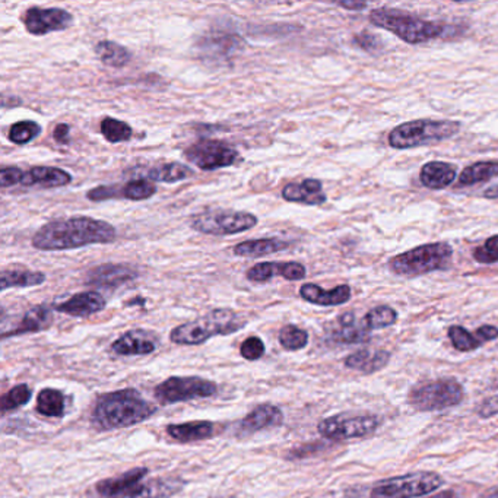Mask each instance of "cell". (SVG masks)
Listing matches in <instances>:
<instances>
[{
	"label": "cell",
	"instance_id": "obj_1",
	"mask_svg": "<svg viewBox=\"0 0 498 498\" xmlns=\"http://www.w3.org/2000/svg\"><path fill=\"white\" fill-rule=\"evenodd\" d=\"M117 237L115 228L105 221L94 220L90 216H72L65 220L52 221L34 234V249L41 252L79 249L93 244H108Z\"/></svg>",
	"mask_w": 498,
	"mask_h": 498
},
{
	"label": "cell",
	"instance_id": "obj_2",
	"mask_svg": "<svg viewBox=\"0 0 498 498\" xmlns=\"http://www.w3.org/2000/svg\"><path fill=\"white\" fill-rule=\"evenodd\" d=\"M155 413V406L149 403L138 391L122 389L98 396L91 415V423L97 430L108 432L115 428L141 424Z\"/></svg>",
	"mask_w": 498,
	"mask_h": 498
},
{
	"label": "cell",
	"instance_id": "obj_3",
	"mask_svg": "<svg viewBox=\"0 0 498 498\" xmlns=\"http://www.w3.org/2000/svg\"><path fill=\"white\" fill-rule=\"evenodd\" d=\"M370 23L383 30L391 31L408 45H423L450 34V26L444 24L424 21L399 9H374L370 14Z\"/></svg>",
	"mask_w": 498,
	"mask_h": 498
},
{
	"label": "cell",
	"instance_id": "obj_4",
	"mask_svg": "<svg viewBox=\"0 0 498 498\" xmlns=\"http://www.w3.org/2000/svg\"><path fill=\"white\" fill-rule=\"evenodd\" d=\"M244 319L230 309H216L187 324L174 327L170 339L177 345H201L214 336L231 335L242 331Z\"/></svg>",
	"mask_w": 498,
	"mask_h": 498
},
{
	"label": "cell",
	"instance_id": "obj_5",
	"mask_svg": "<svg viewBox=\"0 0 498 498\" xmlns=\"http://www.w3.org/2000/svg\"><path fill=\"white\" fill-rule=\"evenodd\" d=\"M461 132V123L453 120H413L402 123L389 134V145L394 149L418 148L453 138Z\"/></svg>",
	"mask_w": 498,
	"mask_h": 498
},
{
	"label": "cell",
	"instance_id": "obj_6",
	"mask_svg": "<svg viewBox=\"0 0 498 498\" xmlns=\"http://www.w3.org/2000/svg\"><path fill=\"white\" fill-rule=\"evenodd\" d=\"M453 249L447 243H428L394 256L389 266L396 275L417 276L442 271L452 261Z\"/></svg>",
	"mask_w": 498,
	"mask_h": 498
},
{
	"label": "cell",
	"instance_id": "obj_7",
	"mask_svg": "<svg viewBox=\"0 0 498 498\" xmlns=\"http://www.w3.org/2000/svg\"><path fill=\"white\" fill-rule=\"evenodd\" d=\"M465 398L463 386L454 379L433 380L413 387L408 394L409 405L420 413H435L452 408Z\"/></svg>",
	"mask_w": 498,
	"mask_h": 498
},
{
	"label": "cell",
	"instance_id": "obj_8",
	"mask_svg": "<svg viewBox=\"0 0 498 498\" xmlns=\"http://www.w3.org/2000/svg\"><path fill=\"white\" fill-rule=\"evenodd\" d=\"M444 485V478L437 473H413L379 481L373 487L370 498H417L432 494Z\"/></svg>",
	"mask_w": 498,
	"mask_h": 498
},
{
	"label": "cell",
	"instance_id": "obj_9",
	"mask_svg": "<svg viewBox=\"0 0 498 498\" xmlns=\"http://www.w3.org/2000/svg\"><path fill=\"white\" fill-rule=\"evenodd\" d=\"M257 218L254 214L244 211H206L192 216L190 227L197 233L211 235L238 234L256 227Z\"/></svg>",
	"mask_w": 498,
	"mask_h": 498
},
{
	"label": "cell",
	"instance_id": "obj_10",
	"mask_svg": "<svg viewBox=\"0 0 498 498\" xmlns=\"http://www.w3.org/2000/svg\"><path fill=\"white\" fill-rule=\"evenodd\" d=\"M216 393V384L202 377H168L154 391L155 398L164 405L194 399L211 398Z\"/></svg>",
	"mask_w": 498,
	"mask_h": 498
},
{
	"label": "cell",
	"instance_id": "obj_11",
	"mask_svg": "<svg viewBox=\"0 0 498 498\" xmlns=\"http://www.w3.org/2000/svg\"><path fill=\"white\" fill-rule=\"evenodd\" d=\"M380 427V420L376 415H335L324 418L317 425L319 434L327 440L363 439L374 434Z\"/></svg>",
	"mask_w": 498,
	"mask_h": 498
},
{
	"label": "cell",
	"instance_id": "obj_12",
	"mask_svg": "<svg viewBox=\"0 0 498 498\" xmlns=\"http://www.w3.org/2000/svg\"><path fill=\"white\" fill-rule=\"evenodd\" d=\"M184 156L189 163L194 164L204 172L231 167L242 161V155L237 149L216 139H202L194 142V145H190L184 151Z\"/></svg>",
	"mask_w": 498,
	"mask_h": 498
},
{
	"label": "cell",
	"instance_id": "obj_13",
	"mask_svg": "<svg viewBox=\"0 0 498 498\" xmlns=\"http://www.w3.org/2000/svg\"><path fill=\"white\" fill-rule=\"evenodd\" d=\"M26 31L33 35H45V34L65 31L74 23L71 12L59 8H30L23 16Z\"/></svg>",
	"mask_w": 498,
	"mask_h": 498
},
{
	"label": "cell",
	"instance_id": "obj_14",
	"mask_svg": "<svg viewBox=\"0 0 498 498\" xmlns=\"http://www.w3.org/2000/svg\"><path fill=\"white\" fill-rule=\"evenodd\" d=\"M149 473L148 468H134L120 476L100 481L95 491L103 498H129Z\"/></svg>",
	"mask_w": 498,
	"mask_h": 498
},
{
	"label": "cell",
	"instance_id": "obj_15",
	"mask_svg": "<svg viewBox=\"0 0 498 498\" xmlns=\"http://www.w3.org/2000/svg\"><path fill=\"white\" fill-rule=\"evenodd\" d=\"M305 268L298 262H262L247 271L250 283L264 284L279 275L288 281H302L305 278Z\"/></svg>",
	"mask_w": 498,
	"mask_h": 498
},
{
	"label": "cell",
	"instance_id": "obj_16",
	"mask_svg": "<svg viewBox=\"0 0 498 498\" xmlns=\"http://www.w3.org/2000/svg\"><path fill=\"white\" fill-rule=\"evenodd\" d=\"M283 423L284 413L278 406L262 403L240 421L238 435L247 437V435L264 432L266 428L279 427V425H283Z\"/></svg>",
	"mask_w": 498,
	"mask_h": 498
},
{
	"label": "cell",
	"instance_id": "obj_17",
	"mask_svg": "<svg viewBox=\"0 0 498 498\" xmlns=\"http://www.w3.org/2000/svg\"><path fill=\"white\" fill-rule=\"evenodd\" d=\"M156 346H158V338L153 332L134 329L115 339L112 344V351L123 357H134V355H149L155 353Z\"/></svg>",
	"mask_w": 498,
	"mask_h": 498
},
{
	"label": "cell",
	"instance_id": "obj_18",
	"mask_svg": "<svg viewBox=\"0 0 498 498\" xmlns=\"http://www.w3.org/2000/svg\"><path fill=\"white\" fill-rule=\"evenodd\" d=\"M136 276L138 272L127 264H105L88 272L86 284L101 288H117L123 284L131 283Z\"/></svg>",
	"mask_w": 498,
	"mask_h": 498
},
{
	"label": "cell",
	"instance_id": "obj_19",
	"mask_svg": "<svg viewBox=\"0 0 498 498\" xmlns=\"http://www.w3.org/2000/svg\"><path fill=\"white\" fill-rule=\"evenodd\" d=\"M105 305H107V302L100 293L86 291V293L72 295L71 298H67L66 302L57 303L55 304V310L65 313L67 316L88 317L95 313L103 312Z\"/></svg>",
	"mask_w": 498,
	"mask_h": 498
},
{
	"label": "cell",
	"instance_id": "obj_20",
	"mask_svg": "<svg viewBox=\"0 0 498 498\" xmlns=\"http://www.w3.org/2000/svg\"><path fill=\"white\" fill-rule=\"evenodd\" d=\"M283 197L286 202L310 204V206H319L327 201L324 184L316 179H305L302 183L286 184L283 190Z\"/></svg>",
	"mask_w": 498,
	"mask_h": 498
},
{
	"label": "cell",
	"instance_id": "obj_21",
	"mask_svg": "<svg viewBox=\"0 0 498 498\" xmlns=\"http://www.w3.org/2000/svg\"><path fill=\"white\" fill-rule=\"evenodd\" d=\"M300 295L305 302L312 304L324 305V307H334V305L345 304L351 300L350 285H339L334 290H324L316 284H304L300 288Z\"/></svg>",
	"mask_w": 498,
	"mask_h": 498
},
{
	"label": "cell",
	"instance_id": "obj_22",
	"mask_svg": "<svg viewBox=\"0 0 498 498\" xmlns=\"http://www.w3.org/2000/svg\"><path fill=\"white\" fill-rule=\"evenodd\" d=\"M53 324V313L49 305L40 304L37 307L28 310L23 319L11 331L2 334V338L9 336L24 335V334H34V332L45 331Z\"/></svg>",
	"mask_w": 498,
	"mask_h": 498
},
{
	"label": "cell",
	"instance_id": "obj_23",
	"mask_svg": "<svg viewBox=\"0 0 498 498\" xmlns=\"http://www.w3.org/2000/svg\"><path fill=\"white\" fill-rule=\"evenodd\" d=\"M458 177V168L443 161H432L421 168L420 180L423 186L433 190H442L450 186Z\"/></svg>",
	"mask_w": 498,
	"mask_h": 498
},
{
	"label": "cell",
	"instance_id": "obj_24",
	"mask_svg": "<svg viewBox=\"0 0 498 498\" xmlns=\"http://www.w3.org/2000/svg\"><path fill=\"white\" fill-rule=\"evenodd\" d=\"M72 182V175L62 168L33 167L25 173L23 186H41L45 189L67 186Z\"/></svg>",
	"mask_w": 498,
	"mask_h": 498
},
{
	"label": "cell",
	"instance_id": "obj_25",
	"mask_svg": "<svg viewBox=\"0 0 498 498\" xmlns=\"http://www.w3.org/2000/svg\"><path fill=\"white\" fill-rule=\"evenodd\" d=\"M215 428L211 421H189L183 424H170L165 432L175 442L192 443L211 439L215 435Z\"/></svg>",
	"mask_w": 498,
	"mask_h": 498
},
{
	"label": "cell",
	"instance_id": "obj_26",
	"mask_svg": "<svg viewBox=\"0 0 498 498\" xmlns=\"http://www.w3.org/2000/svg\"><path fill=\"white\" fill-rule=\"evenodd\" d=\"M391 357L389 351L360 350L345 358V365L353 370H357V372L364 373V374H373V373L383 370L389 364Z\"/></svg>",
	"mask_w": 498,
	"mask_h": 498
},
{
	"label": "cell",
	"instance_id": "obj_27",
	"mask_svg": "<svg viewBox=\"0 0 498 498\" xmlns=\"http://www.w3.org/2000/svg\"><path fill=\"white\" fill-rule=\"evenodd\" d=\"M184 487L180 478H155L141 483L129 498H170Z\"/></svg>",
	"mask_w": 498,
	"mask_h": 498
},
{
	"label": "cell",
	"instance_id": "obj_28",
	"mask_svg": "<svg viewBox=\"0 0 498 498\" xmlns=\"http://www.w3.org/2000/svg\"><path fill=\"white\" fill-rule=\"evenodd\" d=\"M290 243L284 242L281 238H259V240H247L235 245V256L242 257H261L266 254H278L283 250L288 249Z\"/></svg>",
	"mask_w": 498,
	"mask_h": 498
},
{
	"label": "cell",
	"instance_id": "obj_29",
	"mask_svg": "<svg viewBox=\"0 0 498 498\" xmlns=\"http://www.w3.org/2000/svg\"><path fill=\"white\" fill-rule=\"evenodd\" d=\"M45 275L43 272L30 271V269H4L0 275V290L8 288H30V286L43 285Z\"/></svg>",
	"mask_w": 498,
	"mask_h": 498
},
{
	"label": "cell",
	"instance_id": "obj_30",
	"mask_svg": "<svg viewBox=\"0 0 498 498\" xmlns=\"http://www.w3.org/2000/svg\"><path fill=\"white\" fill-rule=\"evenodd\" d=\"M339 327L332 332V338L339 344H360L368 339L367 327L357 326L354 313H345L338 319Z\"/></svg>",
	"mask_w": 498,
	"mask_h": 498
},
{
	"label": "cell",
	"instance_id": "obj_31",
	"mask_svg": "<svg viewBox=\"0 0 498 498\" xmlns=\"http://www.w3.org/2000/svg\"><path fill=\"white\" fill-rule=\"evenodd\" d=\"M37 413L43 417L60 418L64 417L66 411V403H65V394L57 389H43L37 394Z\"/></svg>",
	"mask_w": 498,
	"mask_h": 498
},
{
	"label": "cell",
	"instance_id": "obj_32",
	"mask_svg": "<svg viewBox=\"0 0 498 498\" xmlns=\"http://www.w3.org/2000/svg\"><path fill=\"white\" fill-rule=\"evenodd\" d=\"M95 53L100 57L101 64L115 69L126 66L132 59V53L115 41H100L95 45Z\"/></svg>",
	"mask_w": 498,
	"mask_h": 498
},
{
	"label": "cell",
	"instance_id": "obj_33",
	"mask_svg": "<svg viewBox=\"0 0 498 498\" xmlns=\"http://www.w3.org/2000/svg\"><path fill=\"white\" fill-rule=\"evenodd\" d=\"M497 175V161H480V163L471 164L462 170L461 175H459V184L473 186V184L494 179Z\"/></svg>",
	"mask_w": 498,
	"mask_h": 498
},
{
	"label": "cell",
	"instance_id": "obj_34",
	"mask_svg": "<svg viewBox=\"0 0 498 498\" xmlns=\"http://www.w3.org/2000/svg\"><path fill=\"white\" fill-rule=\"evenodd\" d=\"M192 175H194L192 168L187 167L184 164L167 163L151 168L145 177L153 182L177 183L189 179Z\"/></svg>",
	"mask_w": 498,
	"mask_h": 498
},
{
	"label": "cell",
	"instance_id": "obj_35",
	"mask_svg": "<svg viewBox=\"0 0 498 498\" xmlns=\"http://www.w3.org/2000/svg\"><path fill=\"white\" fill-rule=\"evenodd\" d=\"M101 134L110 144H120V142L129 141L132 134H134V131L127 123L122 122V120L105 117V119L101 120Z\"/></svg>",
	"mask_w": 498,
	"mask_h": 498
},
{
	"label": "cell",
	"instance_id": "obj_36",
	"mask_svg": "<svg viewBox=\"0 0 498 498\" xmlns=\"http://www.w3.org/2000/svg\"><path fill=\"white\" fill-rule=\"evenodd\" d=\"M398 320V313L389 305H379L365 314L364 326L368 331H376V329H384L392 326Z\"/></svg>",
	"mask_w": 498,
	"mask_h": 498
},
{
	"label": "cell",
	"instance_id": "obj_37",
	"mask_svg": "<svg viewBox=\"0 0 498 498\" xmlns=\"http://www.w3.org/2000/svg\"><path fill=\"white\" fill-rule=\"evenodd\" d=\"M279 344L286 351H300L309 344V334L295 324H286L279 332Z\"/></svg>",
	"mask_w": 498,
	"mask_h": 498
},
{
	"label": "cell",
	"instance_id": "obj_38",
	"mask_svg": "<svg viewBox=\"0 0 498 498\" xmlns=\"http://www.w3.org/2000/svg\"><path fill=\"white\" fill-rule=\"evenodd\" d=\"M33 398V392L26 384H18V386L12 387L11 391L6 392L0 399L2 403V413H11L15 409L21 408V406L26 405L28 402Z\"/></svg>",
	"mask_w": 498,
	"mask_h": 498
},
{
	"label": "cell",
	"instance_id": "obj_39",
	"mask_svg": "<svg viewBox=\"0 0 498 498\" xmlns=\"http://www.w3.org/2000/svg\"><path fill=\"white\" fill-rule=\"evenodd\" d=\"M449 338L453 344L454 350L461 353H471L483 345V341L475 334H471L468 329L462 326H452L449 329Z\"/></svg>",
	"mask_w": 498,
	"mask_h": 498
},
{
	"label": "cell",
	"instance_id": "obj_40",
	"mask_svg": "<svg viewBox=\"0 0 498 498\" xmlns=\"http://www.w3.org/2000/svg\"><path fill=\"white\" fill-rule=\"evenodd\" d=\"M41 134V126L33 120H24V122L12 124L9 131V141L14 142L15 145H25L33 139L38 138Z\"/></svg>",
	"mask_w": 498,
	"mask_h": 498
},
{
	"label": "cell",
	"instance_id": "obj_41",
	"mask_svg": "<svg viewBox=\"0 0 498 498\" xmlns=\"http://www.w3.org/2000/svg\"><path fill=\"white\" fill-rule=\"evenodd\" d=\"M155 194V184L145 179L132 180L122 187V196L129 201H146Z\"/></svg>",
	"mask_w": 498,
	"mask_h": 498
},
{
	"label": "cell",
	"instance_id": "obj_42",
	"mask_svg": "<svg viewBox=\"0 0 498 498\" xmlns=\"http://www.w3.org/2000/svg\"><path fill=\"white\" fill-rule=\"evenodd\" d=\"M473 257L480 264H491L498 262V235H493L483 245L476 247Z\"/></svg>",
	"mask_w": 498,
	"mask_h": 498
},
{
	"label": "cell",
	"instance_id": "obj_43",
	"mask_svg": "<svg viewBox=\"0 0 498 498\" xmlns=\"http://www.w3.org/2000/svg\"><path fill=\"white\" fill-rule=\"evenodd\" d=\"M264 351H266V348H264V341L257 338V336H250L240 346V354L247 361L259 360V358L264 357Z\"/></svg>",
	"mask_w": 498,
	"mask_h": 498
},
{
	"label": "cell",
	"instance_id": "obj_44",
	"mask_svg": "<svg viewBox=\"0 0 498 498\" xmlns=\"http://www.w3.org/2000/svg\"><path fill=\"white\" fill-rule=\"evenodd\" d=\"M24 175L25 173L18 167H2L0 170V184L2 187L15 186V184H23Z\"/></svg>",
	"mask_w": 498,
	"mask_h": 498
},
{
	"label": "cell",
	"instance_id": "obj_45",
	"mask_svg": "<svg viewBox=\"0 0 498 498\" xmlns=\"http://www.w3.org/2000/svg\"><path fill=\"white\" fill-rule=\"evenodd\" d=\"M122 196V190L115 189V186H98L95 189L90 190L86 194V197L90 201L94 202H103L108 201V199H113V197Z\"/></svg>",
	"mask_w": 498,
	"mask_h": 498
},
{
	"label": "cell",
	"instance_id": "obj_46",
	"mask_svg": "<svg viewBox=\"0 0 498 498\" xmlns=\"http://www.w3.org/2000/svg\"><path fill=\"white\" fill-rule=\"evenodd\" d=\"M478 415L481 418H491L498 415V396H491L481 403L478 409Z\"/></svg>",
	"mask_w": 498,
	"mask_h": 498
},
{
	"label": "cell",
	"instance_id": "obj_47",
	"mask_svg": "<svg viewBox=\"0 0 498 498\" xmlns=\"http://www.w3.org/2000/svg\"><path fill=\"white\" fill-rule=\"evenodd\" d=\"M354 41L360 45L361 49L368 50V52L379 49V40L370 33L357 34V35L354 37Z\"/></svg>",
	"mask_w": 498,
	"mask_h": 498
},
{
	"label": "cell",
	"instance_id": "obj_48",
	"mask_svg": "<svg viewBox=\"0 0 498 498\" xmlns=\"http://www.w3.org/2000/svg\"><path fill=\"white\" fill-rule=\"evenodd\" d=\"M476 335L483 341V344L490 343V341L498 338V329L495 326H491V324H485V326L476 329Z\"/></svg>",
	"mask_w": 498,
	"mask_h": 498
},
{
	"label": "cell",
	"instance_id": "obj_49",
	"mask_svg": "<svg viewBox=\"0 0 498 498\" xmlns=\"http://www.w3.org/2000/svg\"><path fill=\"white\" fill-rule=\"evenodd\" d=\"M69 129H71V127L65 124V123L56 126V129L53 132V138H55V141L60 142V144H66L67 139H69Z\"/></svg>",
	"mask_w": 498,
	"mask_h": 498
},
{
	"label": "cell",
	"instance_id": "obj_50",
	"mask_svg": "<svg viewBox=\"0 0 498 498\" xmlns=\"http://www.w3.org/2000/svg\"><path fill=\"white\" fill-rule=\"evenodd\" d=\"M338 6L344 9H350V11H360V9L367 8L365 2H338Z\"/></svg>",
	"mask_w": 498,
	"mask_h": 498
},
{
	"label": "cell",
	"instance_id": "obj_51",
	"mask_svg": "<svg viewBox=\"0 0 498 498\" xmlns=\"http://www.w3.org/2000/svg\"><path fill=\"white\" fill-rule=\"evenodd\" d=\"M428 498H458V494L454 491H442L439 494L433 495Z\"/></svg>",
	"mask_w": 498,
	"mask_h": 498
},
{
	"label": "cell",
	"instance_id": "obj_52",
	"mask_svg": "<svg viewBox=\"0 0 498 498\" xmlns=\"http://www.w3.org/2000/svg\"><path fill=\"white\" fill-rule=\"evenodd\" d=\"M485 197L488 199H497L498 197V186L491 187L485 192Z\"/></svg>",
	"mask_w": 498,
	"mask_h": 498
},
{
	"label": "cell",
	"instance_id": "obj_53",
	"mask_svg": "<svg viewBox=\"0 0 498 498\" xmlns=\"http://www.w3.org/2000/svg\"><path fill=\"white\" fill-rule=\"evenodd\" d=\"M481 498H498V487L493 488V490L487 491L485 494L481 495Z\"/></svg>",
	"mask_w": 498,
	"mask_h": 498
}]
</instances>
